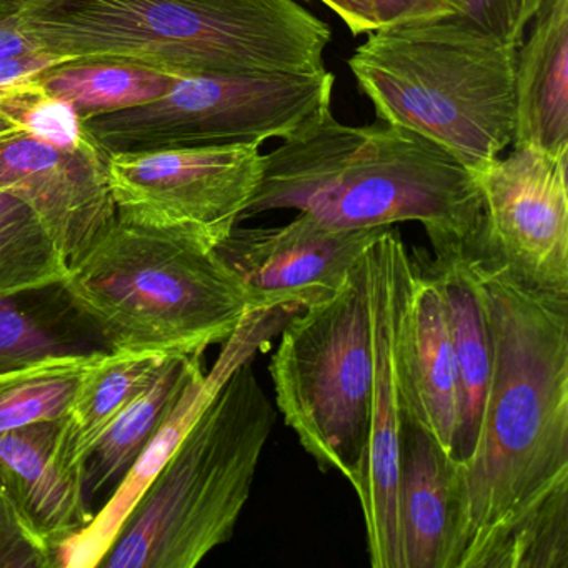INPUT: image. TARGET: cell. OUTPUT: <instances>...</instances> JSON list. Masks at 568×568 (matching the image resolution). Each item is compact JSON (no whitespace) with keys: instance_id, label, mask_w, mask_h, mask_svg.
Wrapping results in <instances>:
<instances>
[{"instance_id":"cell-32","label":"cell","mask_w":568,"mask_h":568,"mask_svg":"<svg viewBox=\"0 0 568 568\" xmlns=\"http://www.w3.org/2000/svg\"><path fill=\"white\" fill-rule=\"evenodd\" d=\"M39 0H0V16H19L38 4Z\"/></svg>"},{"instance_id":"cell-19","label":"cell","mask_w":568,"mask_h":568,"mask_svg":"<svg viewBox=\"0 0 568 568\" xmlns=\"http://www.w3.org/2000/svg\"><path fill=\"white\" fill-rule=\"evenodd\" d=\"M514 149L568 155V0H544L515 62Z\"/></svg>"},{"instance_id":"cell-10","label":"cell","mask_w":568,"mask_h":568,"mask_svg":"<svg viewBox=\"0 0 568 568\" xmlns=\"http://www.w3.org/2000/svg\"><path fill=\"white\" fill-rule=\"evenodd\" d=\"M568 155L514 149L475 172L480 222L465 251L535 291L568 294Z\"/></svg>"},{"instance_id":"cell-17","label":"cell","mask_w":568,"mask_h":568,"mask_svg":"<svg viewBox=\"0 0 568 568\" xmlns=\"http://www.w3.org/2000/svg\"><path fill=\"white\" fill-rule=\"evenodd\" d=\"M0 488L29 518L61 544L89 525L84 470L65 457L62 420H45L0 434Z\"/></svg>"},{"instance_id":"cell-21","label":"cell","mask_w":568,"mask_h":568,"mask_svg":"<svg viewBox=\"0 0 568 568\" xmlns=\"http://www.w3.org/2000/svg\"><path fill=\"white\" fill-rule=\"evenodd\" d=\"M111 352L61 284L0 295V372Z\"/></svg>"},{"instance_id":"cell-8","label":"cell","mask_w":568,"mask_h":568,"mask_svg":"<svg viewBox=\"0 0 568 568\" xmlns=\"http://www.w3.org/2000/svg\"><path fill=\"white\" fill-rule=\"evenodd\" d=\"M327 69L182 75L162 98L84 122L109 155L287 139L332 108Z\"/></svg>"},{"instance_id":"cell-11","label":"cell","mask_w":568,"mask_h":568,"mask_svg":"<svg viewBox=\"0 0 568 568\" xmlns=\"http://www.w3.org/2000/svg\"><path fill=\"white\" fill-rule=\"evenodd\" d=\"M387 229L345 231L298 212L281 227H235L215 251L241 281L248 312L301 311L332 297Z\"/></svg>"},{"instance_id":"cell-14","label":"cell","mask_w":568,"mask_h":568,"mask_svg":"<svg viewBox=\"0 0 568 568\" xmlns=\"http://www.w3.org/2000/svg\"><path fill=\"white\" fill-rule=\"evenodd\" d=\"M0 189L36 212L68 267L118 215L101 145L68 151L24 132L0 138Z\"/></svg>"},{"instance_id":"cell-4","label":"cell","mask_w":568,"mask_h":568,"mask_svg":"<svg viewBox=\"0 0 568 568\" xmlns=\"http://www.w3.org/2000/svg\"><path fill=\"white\" fill-rule=\"evenodd\" d=\"M62 287L111 351L202 355L248 314L214 245L121 214L69 264Z\"/></svg>"},{"instance_id":"cell-6","label":"cell","mask_w":568,"mask_h":568,"mask_svg":"<svg viewBox=\"0 0 568 568\" xmlns=\"http://www.w3.org/2000/svg\"><path fill=\"white\" fill-rule=\"evenodd\" d=\"M275 408L242 364L145 488L99 567L194 568L231 540Z\"/></svg>"},{"instance_id":"cell-7","label":"cell","mask_w":568,"mask_h":568,"mask_svg":"<svg viewBox=\"0 0 568 568\" xmlns=\"http://www.w3.org/2000/svg\"><path fill=\"white\" fill-rule=\"evenodd\" d=\"M271 358L285 425L324 471L357 484L371 432L372 347L367 252L332 297L295 311Z\"/></svg>"},{"instance_id":"cell-30","label":"cell","mask_w":568,"mask_h":568,"mask_svg":"<svg viewBox=\"0 0 568 568\" xmlns=\"http://www.w3.org/2000/svg\"><path fill=\"white\" fill-rule=\"evenodd\" d=\"M29 54H45L24 31L19 16H0V61Z\"/></svg>"},{"instance_id":"cell-1","label":"cell","mask_w":568,"mask_h":568,"mask_svg":"<svg viewBox=\"0 0 568 568\" xmlns=\"http://www.w3.org/2000/svg\"><path fill=\"white\" fill-rule=\"evenodd\" d=\"M468 257L494 371L477 447L455 464L457 568H490L518 525L568 491V294L535 291Z\"/></svg>"},{"instance_id":"cell-31","label":"cell","mask_w":568,"mask_h":568,"mask_svg":"<svg viewBox=\"0 0 568 568\" xmlns=\"http://www.w3.org/2000/svg\"><path fill=\"white\" fill-rule=\"evenodd\" d=\"M318 2L331 9L354 36L371 34L378 29L377 21L365 0H318Z\"/></svg>"},{"instance_id":"cell-25","label":"cell","mask_w":568,"mask_h":568,"mask_svg":"<svg viewBox=\"0 0 568 568\" xmlns=\"http://www.w3.org/2000/svg\"><path fill=\"white\" fill-rule=\"evenodd\" d=\"M68 262L41 219L12 192L0 189V295L61 284Z\"/></svg>"},{"instance_id":"cell-18","label":"cell","mask_w":568,"mask_h":568,"mask_svg":"<svg viewBox=\"0 0 568 568\" xmlns=\"http://www.w3.org/2000/svg\"><path fill=\"white\" fill-rule=\"evenodd\" d=\"M425 262L440 288L454 345L458 414L452 458L465 464L477 447L494 371L490 322L464 247L435 252V257Z\"/></svg>"},{"instance_id":"cell-3","label":"cell","mask_w":568,"mask_h":568,"mask_svg":"<svg viewBox=\"0 0 568 568\" xmlns=\"http://www.w3.org/2000/svg\"><path fill=\"white\" fill-rule=\"evenodd\" d=\"M22 28L61 61L112 59L175 74L324 71L327 22L295 0H39Z\"/></svg>"},{"instance_id":"cell-28","label":"cell","mask_w":568,"mask_h":568,"mask_svg":"<svg viewBox=\"0 0 568 568\" xmlns=\"http://www.w3.org/2000/svg\"><path fill=\"white\" fill-rule=\"evenodd\" d=\"M455 16L514 48L524 42L544 0H445Z\"/></svg>"},{"instance_id":"cell-20","label":"cell","mask_w":568,"mask_h":568,"mask_svg":"<svg viewBox=\"0 0 568 568\" xmlns=\"http://www.w3.org/2000/svg\"><path fill=\"white\" fill-rule=\"evenodd\" d=\"M202 368V355H172L158 377L102 432L84 462L85 500H109L141 457L185 385ZM104 501V504H105ZM94 511V510H92Z\"/></svg>"},{"instance_id":"cell-2","label":"cell","mask_w":568,"mask_h":568,"mask_svg":"<svg viewBox=\"0 0 568 568\" xmlns=\"http://www.w3.org/2000/svg\"><path fill=\"white\" fill-rule=\"evenodd\" d=\"M284 209L345 231L418 222L442 252L470 244L480 192L474 172L424 135L382 121L342 124L331 108L264 154L242 221Z\"/></svg>"},{"instance_id":"cell-22","label":"cell","mask_w":568,"mask_h":568,"mask_svg":"<svg viewBox=\"0 0 568 568\" xmlns=\"http://www.w3.org/2000/svg\"><path fill=\"white\" fill-rule=\"evenodd\" d=\"M181 74L112 59L62 61L32 78V88L74 109L82 122L162 98Z\"/></svg>"},{"instance_id":"cell-23","label":"cell","mask_w":568,"mask_h":568,"mask_svg":"<svg viewBox=\"0 0 568 568\" xmlns=\"http://www.w3.org/2000/svg\"><path fill=\"white\" fill-rule=\"evenodd\" d=\"M172 355L111 351L88 372L62 418L65 457L84 470V462L102 432L158 377Z\"/></svg>"},{"instance_id":"cell-29","label":"cell","mask_w":568,"mask_h":568,"mask_svg":"<svg viewBox=\"0 0 568 568\" xmlns=\"http://www.w3.org/2000/svg\"><path fill=\"white\" fill-rule=\"evenodd\" d=\"M378 29L397 28L454 14L445 0H365Z\"/></svg>"},{"instance_id":"cell-15","label":"cell","mask_w":568,"mask_h":568,"mask_svg":"<svg viewBox=\"0 0 568 568\" xmlns=\"http://www.w3.org/2000/svg\"><path fill=\"white\" fill-rule=\"evenodd\" d=\"M395 361L402 415L452 455L457 430V365L444 298L434 275L404 242L395 254Z\"/></svg>"},{"instance_id":"cell-33","label":"cell","mask_w":568,"mask_h":568,"mask_svg":"<svg viewBox=\"0 0 568 568\" xmlns=\"http://www.w3.org/2000/svg\"><path fill=\"white\" fill-rule=\"evenodd\" d=\"M16 132H21V129L18 125L9 122L8 119L0 118V138H6V135L16 134Z\"/></svg>"},{"instance_id":"cell-24","label":"cell","mask_w":568,"mask_h":568,"mask_svg":"<svg viewBox=\"0 0 568 568\" xmlns=\"http://www.w3.org/2000/svg\"><path fill=\"white\" fill-rule=\"evenodd\" d=\"M105 354L45 358L0 372V434L38 422L62 420L79 385Z\"/></svg>"},{"instance_id":"cell-26","label":"cell","mask_w":568,"mask_h":568,"mask_svg":"<svg viewBox=\"0 0 568 568\" xmlns=\"http://www.w3.org/2000/svg\"><path fill=\"white\" fill-rule=\"evenodd\" d=\"M490 568H568V491L518 525Z\"/></svg>"},{"instance_id":"cell-16","label":"cell","mask_w":568,"mask_h":568,"mask_svg":"<svg viewBox=\"0 0 568 568\" xmlns=\"http://www.w3.org/2000/svg\"><path fill=\"white\" fill-rule=\"evenodd\" d=\"M397 524L402 568H457L455 460L407 417L398 444Z\"/></svg>"},{"instance_id":"cell-13","label":"cell","mask_w":568,"mask_h":568,"mask_svg":"<svg viewBox=\"0 0 568 568\" xmlns=\"http://www.w3.org/2000/svg\"><path fill=\"white\" fill-rule=\"evenodd\" d=\"M294 312L277 308L268 312H248L241 327L224 342L217 361L211 371L199 372L185 385L174 407L132 465L118 490L95 511L89 525L78 534L55 545V567L94 568L101 565L124 525L125 518L138 504L145 488L159 474L165 462L174 454L182 438L191 430L199 415L211 404L225 382L245 362L271 344Z\"/></svg>"},{"instance_id":"cell-27","label":"cell","mask_w":568,"mask_h":568,"mask_svg":"<svg viewBox=\"0 0 568 568\" xmlns=\"http://www.w3.org/2000/svg\"><path fill=\"white\" fill-rule=\"evenodd\" d=\"M55 567L54 544L0 488V568Z\"/></svg>"},{"instance_id":"cell-5","label":"cell","mask_w":568,"mask_h":568,"mask_svg":"<svg viewBox=\"0 0 568 568\" xmlns=\"http://www.w3.org/2000/svg\"><path fill=\"white\" fill-rule=\"evenodd\" d=\"M517 52L452 14L377 29L347 65L377 121L424 135L475 174L514 141Z\"/></svg>"},{"instance_id":"cell-9","label":"cell","mask_w":568,"mask_h":568,"mask_svg":"<svg viewBox=\"0 0 568 568\" xmlns=\"http://www.w3.org/2000/svg\"><path fill=\"white\" fill-rule=\"evenodd\" d=\"M262 158L248 142L109 155V184L118 214L185 229L217 247L244 217Z\"/></svg>"},{"instance_id":"cell-12","label":"cell","mask_w":568,"mask_h":568,"mask_svg":"<svg viewBox=\"0 0 568 568\" xmlns=\"http://www.w3.org/2000/svg\"><path fill=\"white\" fill-rule=\"evenodd\" d=\"M390 227L368 247L367 281L371 304L372 375L371 432L357 484L367 548L374 568H402L397 524L398 444L402 402L395 361V254L402 244Z\"/></svg>"}]
</instances>
